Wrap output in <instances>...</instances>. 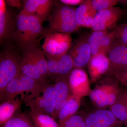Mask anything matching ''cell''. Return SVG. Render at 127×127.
<instances>
[{"instance_id":"6da1fadb","label":"cell","mask_w":127,"mask_h":127,"mask_svg":"<svg viewBox=\"0 0 127 127\" xmlns=\"http://www.w3.org/2000/svg\"><path fill=\"white\" fill-rule=\"evenodd\" d=\"M43 22L34 15L27 14L22 11L20 12L17 17L16 30L12 37L23 51L37 45V38L44 32Z\"/></svg>"},{"instance_id":"7a4b0ae2","label":"cell","mask_w":127,"mask_h":127,"mask_svg":"<svg viewBox=\"0 0 127 127\" xmlns=\"http://www.w3.org/2000/svg\"><path fill=\"white\" fill-rule=\"evenodd\" d=\"M75 9L67 5H58L48 18L49 24L44 30L45 36L56 32L69 34L78 30L75 16Z\"/></svg>"},{"instance_id":"3957f363","label":"cell","mask_w":127,"mask_h":127,"mask_svg":"<svg viewBox=\"0 0 127 127\" xmlns=\"http://www.w3.org/2000/svg\"><path fill=\"white\" fill-rule=\"evenodd\" d=\"M21 72L37 81L47 79V61L37 45L23 50Z\"/></svg>"},{"instance_id":"277c9868","label":"cell","mask_w":127,"mask_h":127,"mask_svg":"<svg viewBox=\"0 0 127 127\" xmlns=\"http://www.w3.org/2000/svg\"><path fill=\"white\" fill-rule=\"evenodd\" d=\"M21 99L31 110L52 117L55 108L54 84H50L47 80L34 92L24 95Z\"/></svg>"},{"instance_id":"5b68a950","label":"cell","mask_w":127,"mask_h":127,"mask_svg":"<svg viewBox=\"0 0 127 127\" xmlns=\"http://www.w3.org/2000/svg\"><path fill=\"white\" fill-rule=\"evenodd\" d=\"M119 81L114 77L100 80L89 94L90 100L98 109H106L117 101L120 93Z\"/></svg>"},{"instance_id":"8992f818","label":"cell","mask_w":127,"mask_h":127,"mask_svg":"<svg viewBox=\"0 0 127 127\" xmlns=\"http://www.w3.org/2000/svg\"><path fill=\"white\" fill-rule=\"evenodd\" d=\"M22 58L15 50L9 48L0 57V94L12 79L21 72Z\"/></svg>"},{"instance_id":"52a82bcc","label":"cell","mask_w":127,"mask_h":127,"mask_svg":"<svg viewBox=\"0 0 127 127\" xmlns=\"http://www.w3.org/2000/svg\"><path fill=\"white\" fill-rule=\"evenodd\" d=\"M47 80L37 81L21 72L9 83L4 92L0 94V102L14 99L19 94L23 97L25 93H26L25 95L31 94Z\"/></svg>"},{"instance_id":"ba28073f","label":"cell","mask_w":127,"mask_h":127,"mask_svg":"<svg viewBox=\"0 0 127 127\" xmlns=\"http://www.w3.org/2000/svg\"><path fill=\"white\" fill-rule=\"evenodd\" d=\"M71 41L69 34L56 32L49 34L44 39L42 51L48 60L56 59L67 54Z\"/></svg>"},{"instance_id":"9c48e42d","label":"cell","mask_w":127,"mask_h":127,"mask_svg":"<svg viewBox=\"0 0 127 127\" xmlns=\"http://www.w3.org/2000/svg\"><path fill=\"white\" fill-rule=\"evenodd\" d=\"M123 13V10L118 7L97 12L92 23L91 28L94 31H108L116 27Z\"/></svg>"},{"instance_id":"30bf717a","label":"cell","mask_w":127,"mask_h":127,"mask_svg":"<svg viewBox=\"0 0 127 127\" xmlns=\"http://www.w3.org/2000/svg\"><path fill=\"white\" fill-rule=\"evenodd\" d=\"M47 76L55 80L67 77L74 68L73 61L69 54L47 61Z\"/></svg>"},{"instance_id":"8fae6325","label":"cell","mask_w":127,"mask_h":127,"mask_svg":"<svg viewBox=\"0 0 127 127\" xmlns=\"http://www.w3.org/2000/svg\"><path fill=\"white\" fill-rule=\"evenodd\" d=\"M68 84L73 95L82 97L92 91L87 74L82 68H74L68 76Z\"/></svg>"},{"instance_id":"7c38bea8","label":"cell","mask_w":127,"mask_h":127,"mask_svg":"<svg viewBox=\"0 0 127 127\" xmlns=\"http://www.w3.org/2000/svg\"><path fill=\"white\" fill-rule=\"evenodd\" d=\"M88 127H123L109 109H97L85 116Z\"/></svg>"},{"instance_id":"4fadbf2b","label":"cell","mask_w":127,"mask_h":127,"mask_svg":"<svg viewBox=\"0 0 127 127\" xmlns=\"http://www.w3.org/2000/svg\"><path fill=\"white\" fill-rule=\"evenodd\" d=\"M106 55L110 63L108 76H111L116 72L127 68V46L116 40Z\"/></svg>"},{"instance_id":"5bb4252c","label":"cell","mask_w":127,"mask_h":127,"mask_svg":"<svg viewBox=\"0 0 127 127\" xmlns=\"http://www.w3.org/2000/svg\"><path fill=\"white\" fill-rule=\"evenodd\" d=\"M89 36L83 35L79 37L69 54L73 61L74 68H82L90 61L92 53L89 44Z\"/></svg>"},{"instance_id":"9a60e30c","label":"cell","mask_w":127,"mask_h":127,"mask_svg":"<svg viewBox=\"0 0 127 127\" xmlns=\"http://www.w3.org/2000/svg\"><path fill=\"white\" fill-rule=\"evenodd\" d=\"M88 65L92 83L96 82L104 75H107L110 69L109 59L102 53L92 56Z\"/></svg>"},{"instance_id":"2e32d148","label":"cell","mask_w":127,"mask_h":127,"mask_svg":"<svg viewBox=\"0 0 127 127\" xmlns=\"http://www.w3.org/2000/svg\"><path fill=\"white\" fill-rule=\"evenodd\" d=\"M53 2L51 0H28L22 11L35 16L43 22L49 18Z\"/></svg>"},{"instance_id":"e0dca14e","label":"cell","mask_w":127,"mask_h":127,"mask_svg":"<svg viewBox=\"0 0 127 127\" xmlns=\"http://www.w3.org/2000/svg\"><path fill=\"white\" fill-rule=\"evenodd\" d=\"M68 76L58 80L54 84L55 108L52 117L55 120L57 118L58 113L62 108L65 104L69 98L73 95L68 84Z\"/></svg>"},{"instance_id":"ac0fdd59","label":"cell","mask_w":127,"mask_h":127,"mask_svg":"<svg viewBox=\"0 0 127 127\" xmlns=\"http://www.w3.org/2000/svg\"><path fill=\"white\" fill-rule=\"evenodd\" d=\"M97 12L93 8L91 0H85L75 9L76 21L79 27L91 28Z\"/></svg>"},{"instance_id":"d6986e66","label":"cell","mask_w":127,"mask_h":127,"mask_svg":"<svg viewBox=\"0 0 127 127\" xmlns=\"http://www.w3.org/2000/svg\"><path fill=\"white\" fill-rule=\"evenodd\" d=\"M14 21L12 16L6 9L5 2L0 0V39L1 43L13 34Z\"/></svg>"},{"instance_id":"ffe728a7","label":"cell","mask_w":127,"mask_h":127,"mask_svg":"<svg viewBox=\"0 0 127 127\" xmlns=\"http://www.w3.org/2000/svg\"><path fill=\"white\" fill-rule=\"evenodd\" d=\"M81 98L80 97L72 95L62 108L57 118L60 127H61L68 119L77 113L81 106Z\"/></svg>"},{"instance_id":"44dd1931","label":"cell","mask_w":127,"mask_h":127,"mask_svg":"<svg viewBox=\"0 0 127 127\" xmlns=\"http://www.w3.org/2000/svg\"><path fill=\"white\" fill-rule=\"evenodd\" d=\"M21 99L15 98L1 103L0 105V125L1 126L19 112L21 106Z\"/></svg>"},{"instance_id":"7402d4cb","label":"cell","mask_w":127,"mask_h":127,"mask_svg":"<svg viewBox=\"0 0 127 127\" xmlns=\"http://www.w3.org/2000/svg\"><path fill=\"white\" fill-rule=\"evenodd\" d=\"M34 127H60L51 116L42 113L31 110L28 113Z\"/></svg>"},{"instance_id":"603a6c76","label":"cell","mask_w":127,"mask_h":127,"mask_svg":"<svg viewBox=\"0 0 127 127\" xmlns=\"http://www.w3.org/2000/svg\"><path fill=\"white\" fill-rule=\"evenodd\" d=\"M1 127H34L28 114L18 112Z\"/></svg>"},{"instance_id":"cb8c5ba5","label":"cell","mask_w":127,"mask_h":127,"mask_svg":"<svg viewBox=\"0 0 127 127\" xmlns=\"http://www.w3.org/2000/svg\"><path fill=\"white\" fill-rule=\"evenodd\" d=\"M109 110L123 124H127L126 107L122 94H120L117 101L109 108Z\"/></svg>"},{"instance_id":"d4e9b609","label":"cell","mask_w":127,"mask_h":127,"mask_svg":"<svg viewBox=\"0 0 127 127\" xmlns=\"http://www.w3.org/2000/svg\"><path fill=\"white\" fill-rule=\"evenodd\" d=\"M108 31H94L89 36L88 42L91 48L92 56L100 53L101 41L104 35Z\"/></svg>"},{"instance_id":"484cf974","label":"cell","mask_w":127,"mask_h":127,"mask_svg":"<svg viewBox=\"0 0 127 127\" xmlns=\"http://www.w3.org/2000/svg\"><path fill=\"white\" fill-rule=\"evenodd\" d=\"M116 40L114 31L111 32H107L103 37L100 48V53L106 55L109 49L112 47Z\"/></svg>"},{"instance_id":"4316f807","label":"cell","mask_w":127,"mask_h":127,"mask_svg":"<svg viewBox=\"0 0 127 127\" xmlns=\"http://www.w3.org/2000/svg\"><path fill=\"white\" fill-rule=\"evenodd\" d=\"M85 116L77 113L67 120L61 127H88Z\"/></svg>"},{"instance_id":"83f0119b","label":"cell","mask_w":127,"mask_h":127,"mask_svg":"<svg viewBox=\"0 0 127 127\" xmlns=\"http://www.w3.org/2000/svg\"><path fill=\"white\" fill-rule=\"evenodd\" d=\"M93 8L98 12L114 7L117 3H120L118 0H91Z\"/></svg>"},{"instance_id":"f1b7e54d","label":"cell","mask_w":127,"mask_h":127,"mask_svg":"<svg viewBox=\"0 0 127 127\" xmlns=\"http://www.w3.org/2000/svg\"><path fill=\"white\" fill-rule=\"evenodd\" d=\"M116 40L123 45L127 46V24L119 25L114 30Z\"/></svg>"},{"instance_id":"f546056e","label":"cell","mask_w":127,"mask_h":127,"mask_svg":"<svg viewBox=\"0 0 127 127\" xmlns=\"http://www.w3.org/2000/svg\"><path fill=\"white\" fill-rule=\"evenodd\" d=\"M111 76L116 77L123 84L127 85V68L116 72Z\"/></svg>"},{"instance_id":"4dcf8cb0","label":"cell","mask_w":127,"mask_h":127,"mask_svg":"<svg viewBox=\"0 0 127 127\" xmlns=\"http://www.w3.org/2000/svg\"><path fill=\"white\" fill-rule=\"evenodd\" d=\"M84 0H61L60 1L63 4L67 5H81Z\"/></svg>"},{"instance_id":"1f68e13d","label":"cell","mask_w":127,"mask_h":127,"mask_svg":"<svg viewBox=\"0 0 127 127\" xmlns=\"http://www.w3.org/2000/svg\"><path fill=\"white\" fill-rule=\"evenodd\" d=\"M8 5L20 8L21 4L20 0H7L6 1Z\"/></svg>"},{"instance_id":"d6a6232c","label":"cell","mask_w":127,"mask_h":127,"mask_svg":"<svg viewBox=\"0 0 127 127\" xmlns=\"http://www.w3.org/2000/svg\"><path fill=\"white\" fill-rule=\"evenodd\" d=\"M123 100L125 104V107H126V112H127V95H122Z\"/></svg>"},{"instance_id":"836d02e7","label":"cell","mask_w":127,"mask_h":127,"mask_svg":"<svg viewBox=\"0 0 127 127\" xmlns=\"http://www.w3.org/2000/svg\"></svg>"}]
</instances>
